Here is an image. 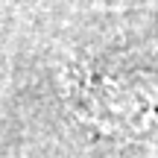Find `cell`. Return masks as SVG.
Here are the masks:
<instances>
[{
    "label": "cell",
    "instance_id": "cell-1",
    "mask_svg": "<svg viewBox=\"0 0 158 158\" xmlns=\"http://www.w3.org/2000/svg\"><path fill=\"white\" fill-rule=\"evenodd\" d=\"M70 97L79 114L100 123L111 135H141L158 114L155 91L132 82H117L108 76L102 79L82 68L70 82Z\"/></svg>",
    "mask_w": 158,
    "mask_h": 158
}]
</instances>
